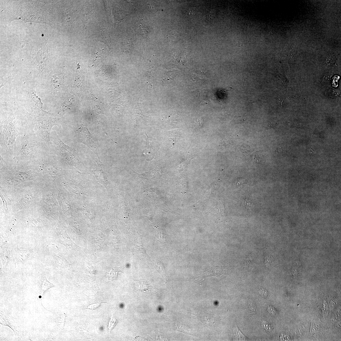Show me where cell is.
Here are the masks:
<instances>
[{"instance_id":"cell-1","label":"cell","mask_w":341,"mask_h":341,"mask_svg":"<svg viewBox=\"0 0 341 341\" xmlns=\"http://www.w3.org/2000/svg\"><path fill=\"white\" fill-rule=\"evenodd\" d=\"M15 163H8L1 168L0 190L8 194L27 182L45 183L43 177L28 163L18 161Z\"/></svg>"},{"instance_id":"cell-2","label":"cell","mask_w":341,"mask_h":341,"mask_svg":"<svg viewBox=\"0 0 341 341\" xmlns=\"http://www.w3.org/2000/svg\"><path fill=\"white\" fill-rule=\"evenodd\" d=\"M44 184L41 182H27L19 185L8 194H6L10 201L13 213L15 214L25 209L38 206L41 199Z\"/></svg>"},{"instance_id":"cell-3","label":"cell","mask_w":341,"mask_h":341,"mask_svg":"<svg viewBox=\"0 0 341 341\" xmlns=\"http://www.w3.org/2000/svg\"><path fill=\"white\" fill-rule=\"evenodd\" d=\"M28 127L21 125L13 114L10 115L6 121L1 122L0 154L4 160L8 162L13 161L18 142Z\"/></svg>"},{"instance_id":"cell-4","label":"cell","mask_w":341,"mask_h":341,"mask_svg":"<svg viewBox=\"0 0 341 341\" xmlns=\"http://www.w3.org/2000/svg\"><path fill=\"white\" fill-rule=\"evenodd\" d=\"M50 151L45 142L28 127L19 140L13 161L25 163L36 159Z\"/></svg>"},{"instance_id":"cell-5","label":"cell","mask_w":341,"mask_h":341,"mask_svg":"<svg viewBox=\"0 0 341 341\" xmlns=\"http://www.w3.org/2000/svg\"><path fill=\"white\" fill-rule=\"evenodd\" d=\"M28 162L43 177L45 183H53L66 172L62 163L65 162L51 150Z\"/></svg>"},{"instance_id":"cell-6","label":"cell","mask_w":341,"mask_h":341,"mask_svg":"<svg viewBox=\"0 0 341 341\" xmlns=\"http://www.w3.org/2000/svg\"><path fill=\"white\" fill-rule=\"evenodd\" d=\"M32 118V124L28 126L29 128L45 142L50 150L52 145L50 139L52 128L56 125L61 128L60 121L57 118L51 117H33Z\"/></svg>"},{"instance_id":"cell-7","label":"cell","mask_w":341,"mask_h":341,"mask_svg":"<svg viewBox=\"0 0 341 341\" xmlns=\"http://www.w3.org/2000/svg\"><path fill=\"white\" fill-rule=\"evenodd\" d=\"M50 139L52 143L51 149L65 163L71 166H76L79 161L77 152L72 147L65 144L56 131L51 133Z\"/></svg>"},{"instance_id":"cell-8","label":"cell","mask_w":341,"mask_h":341,"mask_svg":"<svg viewBox=\"0 0 341 341\" xmlns=\"http://www.w3.org/2000/svg\"><path fill=\"white\" fill-rule=\"evenodd\" d=\"M56 192L53 183H45L41 199L38 207L49 219L56 218L58 205Z\"/></svg>"},{"instance_id":"cell-9","label":"cell","mask_w":341,"mask_h":341,"mask_svg":"<svg viewBox=\"0 0 341 341\" xmlns=\"http://www.w3.org/2000/svg\"><path fill=\"white\" fill-rule=\"evenodd\" d=\"M75 139L76 143H82L87 146L100 159L98 143L88 128L81 126L77 128L75 132Z\"/></svg>"},{"instance_id":"cell-10","label":"cell","mask_w":341,"mask_h":341,"mask_svg":"<svg viewBox=\"0 0 341 341\" xmlns=\"http://www.w3.org/2000/svg\"><path fill=\"white\" fill-rule=\"evenodd\" d=\"M212 269L203 272L202 273L199 275L196 279L195 282H199L202 281L205 278L210 276H216L219 277L225 274L224 271L218 268Z\"/></svg>"},{"instance_id":"cell-11","label":"cell","mask_w":341,"mask_h":341,"mask_svg":"<svg viewBox=\"0 0 341 341\" xmlns=\"http://www.w3.org/2000/svg\"><path fill=\"white\" fill-rule=\"evenodd\" d=\"M15 255L18 261L24 262L32 258L33 253L32 250H21L18 248L15 251Z\"/></svg>"},{"instance_id":"cell-12","label":"cell","mask_w":341,"mask_h":341,"mask_svg":"<svg viewBox=\"0 0 341 341\" xmlns=\"http://www.w3.org/2000/svg\"><path fill=\"white\" fill-rule=\"evenodd\" d=\"M64 187L69 192L79 194L82 191V188L80 185H77L74 182L70 180L63 182Z\"/></svg>"},{"instance_id":"cell-13","label":"cell","mask_w":341,"mask_h":341,"mask_svg":"<svg viewBox=\"0 0 341 341\" xmlns=\"http://www.w3.org/2000/svg\"><path fill=\"white\" fill-rule=\"evenodd\" d=\"M73 100V98H70V97L68 98L65 100L61 106L60 112V114L63 115L71 110L72 108L75 105L74 103L71 102Z\"/></svg>"},{"instance_id":"cell-14","label":"cell","mask_w":341,"mask_h":341,"mask_svg":"<svg viewBox=\"0 0 341 341\" xmlns=\"http://www.w3.org/2000/svg\"><path fill=\"white\" fill-rule=\"evenodd\" d=\"M136 288L137 290L140 292H149L151 289V286L143 281H139L136 283Z\"/></svg>"},{"instance_id":"cell-15","label":"cell","mask_w":341,"mask_h":341,"mask_svg":"<svg viewBox=\"0 0 341 341\" xmlns=\"http://www.w3.org/2000/svg\"><path fill=\"white\" fill-rule=\"evenodd\" d=\"M60 77V76L57 74L53 76L52 79L51 85V86L55 88H58L60 87L62 82V78Z\"/></svg>"},{"instance_id":"cell-16","label":"cell","mask_w":341,"mask_h":341,"mask_svg":"<svg viewBox=\"0 0 341 341\" xmlns=\"http://www.w3.org/2000/svg\"><path fill=\"white\" fill-rule=\"evenodd\" d=\"M32 96L33 100L36 103L37 107L39 111H40L42 114H47L48 112L45 111L43 109L42 103H41V100L40 98H39L36 94L34 93L32 95Z\"/></svg>"},{"instance_id":"cell-17","label":"cell","mask_w":341,"mask_h":341,"mask_svg":"<svg viewBox=\"0 0 341 341\" xmlns=\"http://www.w3.org/2000/svg\"><path fill=\"white\" fill-rule=\"evenodd\" d=\"M55 264L56 266H58L60 265H65L68 264L65 259L60 255L55 256Z\"/></svg>"},{"instance_id":"cell-18","label":"cell","mask_w":341,"mask_h":341,"mask_svg":"<svg viewBox=\"0 0 341 341\" xmlns=\"http://www.w3.org/2000/svg\"><path fill=\"white\" fill-rule=\"evenodd\" d=\"M234 332L235 337L237 338L239 340H246V337L244 336L240 331L239 328L236 325L234 329Z\"/></svg>"},{"instance_id":"cell-19","label":"cell","mask_w":341,"mask_h":341,"mask_svg":"<svg viewBox=\"0 0 341 341\" xmlns=\"http://www.w3.org/2000/svg\"><path fill=\"white\" fill-rule=\"evenodd\" d=\"M262 326L263 330L267 332L270 333L273 330V328L271 325L266 321H263L262 323Z\"/></svg>"},{"instance_id":"cell-20","label":"cell","mask_w":341,"mask_h":341,"mask_svg":"<svg viewBox=\"0 0 341 341\" xmlns=\"http://www.w3.org/2000/svg\"><path fill=\"white\" fill-rule=\"evenodd\" d=\"M193 125L197 129L200 128L203 125V119L200 117L196 118L194 121Z\"/></svg>"},{"instance_id":"cell-21","label":"cell","mask_w":341,"mask_h":341,"mask_svg":"<svg viewBox=\"0 0 341 341\" xmlns=\"http://www.w3.org/2000/svg\"><path fill=\"white\" fill-rule=\"evenodd\" d=\"M216 11L215 9H212L208 11L206 17L209 21H212L215 18L216 14Z\"/></svg>"},{"instance_id":"cell-22","label":"cell","mask_w":341,"mask_h":341,"mask_svg":"<svg viewBox=\"0 0 341 341\" xmlns=\"http://www.w3.org/2000/svg\"><path fill=\"white\" fill-rule=\"evenodd\" d=\"M248 305L252 312L253 314L257 312L256 307L254 301L251 299L248 300Z\"/></svg>"},{"instance_id":"cell-23","label":"cell","mask_w":341,"mask_h":341,"mask_svg":"<svg viewBox=\"0 0 341 341\" xmlns=\"http://www.w3.org/2000/svg\"><path fill=\"white\" fill-rule=\"evenodd\" d=\"M117 323V320H116L113 316H112L111 317L109 325H108V326L110 332L115 327Z\"/></svg>"},{"instance_id":"cell-24","label":"cell","mask_w":341,"mask_h":341,"mask_svg":"<svg viewBox=\"0 0 341 341\" xmlns=\"http://www.w3.org/2000/svg\"><path fill=\"white\" fill-rule=\"evenodd\" d=\"M267 311L273 316H276L277 314V311L275 308L272 306H268L267 307Z\"/></svg>"},{"instance_id":"cell-25","label":"cell","mask_w":341,"mask_h":341,"mask_svg":"<svg viewBox=\"0 0 341 341\" xmlns=\"http://www.w3.org/2000/svg\"><path fill=\"white\" fill-rule=\"evenodd\" d=\"M156 266H157V269L159 273L161 274L162 276L163 277L164 276L165 272L164 271L162 265L160 263H157V262L155 263Z\"/></svg>"},{"instance_id":"cell-26","label":"cell","mask_w":341,"mask_h":341,"mask_svg":"<svg viewBox=\"0 0 341 341\" xmlns=\"http://www.w3.org/2000/svg\"><path fill=\"white\" fill-rule=\"evenodd\" d=\"M53 286H54L52 284L50 283L48 281V280L46 279V278L44 279L43 286V289L44 290H46V289H48L49 288L53 287Z\"/></svg>"},{"instance_id":"cell-27","label":"cell","mask_w":341,"mask_h":341,"mask_svg":"<svg viewBox=\"0 0 341 341\" xmlns=\"http://www.w3.org/2000/svg\"><path fill=\"white\" fill-rule=\"evenodd\" d=\"M259 293L262 297L266 298L268 296V293L267 290L264 288L261 289L259 290Z\"/></svg>"},{"instance_id":"cell-28","label":"cell","mask_w":341,"mask_h":341,"mask_svg":"<svg viewBox=\"0 0 341 341\" xmlns=\"http://www.w3.org/2000/svg\"><path fill=\"white\" fill-rule=\"evenodd\" d=\"M335 58L334 56L331 55L328 57L327 60V62L328 64H333L335 62Z\"/></svg>"},{"instance_id":"cell-29","label":"cell","mask_w":341,"mask_h":341,"mask_svg":"<svg viewBox=\"0 0 341 341\" xmlns=\"http://www.w3.org/2000/svg\"><path fill=\"white\" fill-rule=\"evenodd\" d=\"M196 13V9L195 7L189 9V16L192 17Z\"/></svg>"},{"instance_id":"cell-30","label":"cell","mask_w":341,"mask_h":341,"mask_svg":"<svg viewBox=\"0 0 341 341\" xmlns=\"http://www.w3.org/2000/svg\"><path fill=\"white\" fill-rule=\"evenodd\" d=\"M236 119L237 120L236 121H237L238 123H241L245 121V120H244L243 118L241 117V116H238V117L236 118Z\"/></svg>"},{"instance_id":"cell-31","label":"cell","mask_w":341,"mask_h":341,"mask_svg":"<svg viewBox=\"0 0 341 341\" xmlns=\"http://www.w3.org/2000/svg\"><path fill=\"white\" fill-rule=\"evenodd\" d=\"M282 149L281 148L278 149L276 151V154H281L282 152Z\"/></svg>"},{"instance_id":"cell-32","label":"cell","mask_w":341,"mask_h":341,"mask_svg":"<svg viewBox=\"0 0 341 341\" xmlns=\"http://www.w3.org/2000/svg\"><path fill=\"white\" fill-rule=\"evenodd\" d=\"M272 127L273 126L272 124L271 123H269L267 125L266 128V129H269L271 128H272Z\"/></svg>"}]
</instances>
